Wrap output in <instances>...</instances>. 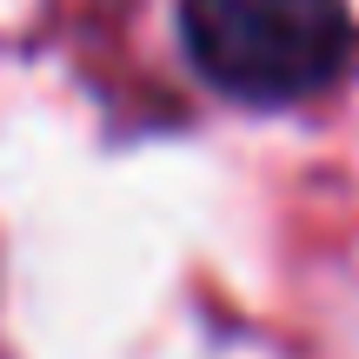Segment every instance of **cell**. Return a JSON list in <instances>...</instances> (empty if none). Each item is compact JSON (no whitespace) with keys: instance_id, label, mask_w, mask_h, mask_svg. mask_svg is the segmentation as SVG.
<instances>
[{"instance_id":"cell-1","label":"cell","mask_w":359,"mask_h":359,"mask_svg":"<svg viewBox=\"0 0 359 359\" xmlns=\"http://www.w3.org/2000/svg\"><path fill=\"white\" fill-rule=\"evenodd\" d=\"M180 40L206 87L293 107L339 80L353 20L339 0H180Z\"/></svg>"}]
</instances>
